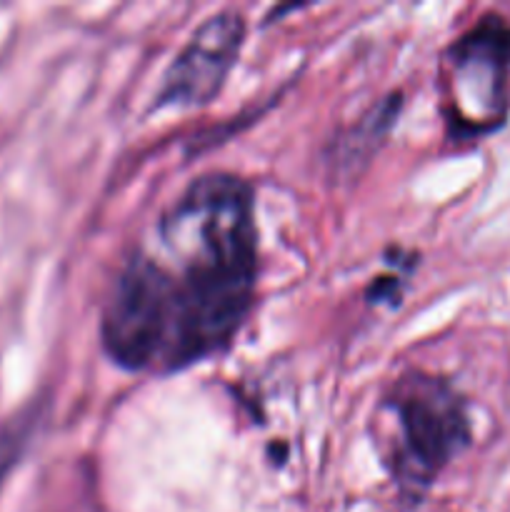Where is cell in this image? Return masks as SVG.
Returning <instances> with one entry per match:
<instances>
[{"label": "cell", "instance_id": "obj_3", "mask_svg": "<svg viewBox=\"0 0 510 512\" xmlns=\"http://www.w3.org/2000/svg\"><path fill=\"white\" fill-rule=\"evenodd\" d=\"M445 118L450 135L478 138L503 125L510 105V23L485 15L443 58Z\"/></svg>", "mask_w": 510, "mask_h": 512}, {"label": "cell", "instance_id": "obj_5", "mask_svg": "<svg viewBox=\"0 0 510 512\" xmlns=\"http://www.w3.org/2000/svg\"><path fill=\"white\" fill-rule=\"evenodd\" d=\"M400 108H403V95L390 93L388 98H383L368 113L360 115L348 130H343L330 143L328 163L333 165L340 178H353L360 170L368 168L370 160L375 158L380 145L385 143V138L393 130V125L398 123Z\"/></svg>", "mask_w": 510, "mask_h": 512}, {"label": "cell", "instance_id": "obj_2", "mask_svg": "<svg viewBox=\"0 0 510 512\" xmlns=\"http://www.w3.org/2000/svg\"><path fill=\"white\" fill-rule=\"evenodd\" d=\"M390 420L380 458L405 498H420L473 440L468 405L450 380L425 370L400 375L380 403Z\"/></svg>", "mask_w": 510, "mask_h": 512}, {"label": "cell", "instance_id": "obj_6", "mask_svg": "<svg viewBox=\"0 0 510 512\" xmlns=\"http://www.w3.org/2000/svg\"><path fill=\"white\" fill-rule=\"evenodd\" d=\"M40 423V403H30L18 415L0 425V488L28 450L30 438Z\"/></svg>", "mask_w": 510, "mask_h": 512}, {"label": "cell", "instance_id": "obj_4", "mask_svg": "<svg viewBox=\"0 0 510 512\" xmlns=\"http://www.w3.org/2000/svg\"><path fill=\"white\" fill-rule=\"evenodd\" d=\"M245 33V18L235 10L203 20L165 68L153 108L190 110L213 103L238 63Z\"/></svg>", "mask_w": 510, "mask_h": 512}, {"label": "cell", "instance_id": "obj_1", "mask_svg": "<svg viewBox=\"0 0 510 512\" xmlns=\"http://www.w3.org/2000/svg\"><path fill=\"white\" fill-rule=\"evenodd\" d=\"M255 288L253 185L235 173L198 175L160 213L155 248H138L120 268L100 343L128 373H178L233 343Z\"/></svg>", "mask_w": 510, "mask_h": 512}]
</instances>
